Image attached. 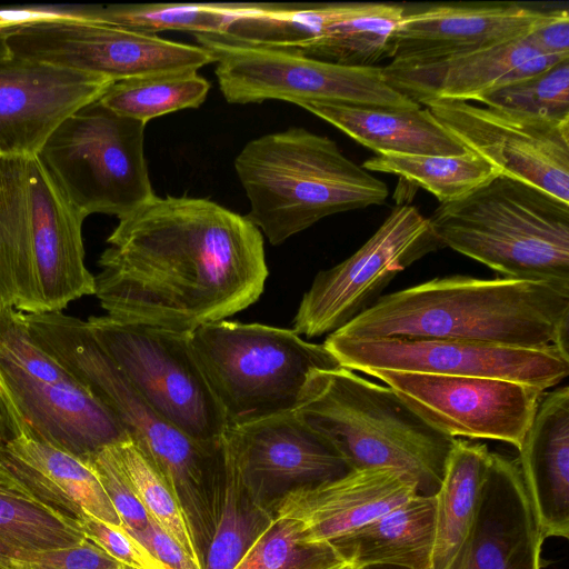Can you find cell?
<instances>
[{
    "instance_id": "cell-1",
    "label": "cell",
    "mask_w": 569,
    "mask_h": 569,
    "mask_svg": "<svg viewBox=\"0 0 569 569\" xmlns=\"http://www.w3.org/2000/svg\"><path fill=\"white\" fill-rule=\"evenodd\" d=\"M107 242L94 295L122 322L188 335L254 303L268 277L261 231L206 198L154 194Z\"/></svg>"
},
{
    "instance_id": "cell-2",
    "label": "cell",
    "mask_w": 569,
    "mask_h": 569,
    "mask_svg": "<svg viewBox=\"0 0 569 569\" xmlns=\"http://www.w3.org/2000/svg\"><path fill=\"white\" fill-rule=\"evenodd\" d=\"M333 333L569 351V288L506 277H438L381 296Z\"/></svg>"
},
{
    "instance_id": "cell-3",
    "label": "cell",
    "mask_w": 569,
    "mask_h": 569,
    "mask_svg": "<svg viewBox=\"0 0 569 569\" xmlns=\"http://www.w3.org/2000/svg\"><path fill=\"white\" fill-rule=\"evenodd\" d=\"M24 319L34 340L110 410L168 486L203 558L211 536V487L227 459L224 437L196 440L159 415L99 346L87 321L62 311Z\"/></svg>"
},
{
    "instance_id": "cell-4",
    "label": "cell",
    "mask_w": 569,
    "mask_h": 569,
    "mask_svg": "<svg viewBox=\"0 0 569 569\" xmlns=\"http://www.w3.org/2000/svg\"><path fill=\"white\" fill-rule=\"evenodd\" d=\"M28 156L0 154V308L62 311L94 295L84 263L87 218Z\"/></svg>"
},
{
    "instance_id": "cell-5",
    "label": "cell",
    "mask_w": 569,
    "mask_h": 569,
    "mask_svg": "<svg viewBox=\"0 0 569 569\" xmlns=\"http://www.w3.org/2000/svg\"><path fill=\"white\" fill-rule=\"evenodd\" d=\"M234 169L250 203L247 217L273 246L326 217L380 206L389 194L336 141L300 127L249 141Z\"/></svg>"
},
{
    "instance_id": "cell-6",
    "label": "cell",
    "mask_w": 569,
    "mask_h": 569,
    "mask_svg": "<svg viewBox=\"0 0 569 569\" xmlns=\"http://www.w3.org/2000/svg\"><path fill=\"white\" fill-rule=\"evenodd\" d=\"M296 413L352 470L396 469L415 481L421 496L439 490L457 439L428 423L390 387L341 366L311 372Z\"/></svg>"
},
{
    "instance_id": "cell-7",
    "label": "cell",
    "mask_w": 569,
    "mask_h": 569,
    "mask_svg": "<svg viewBox=\"0 0 569 569\" xmlns=\"http://www.w3.org/2000/svg\"><path fill=\"white\" fill-rule=\"evenodd\" d=\"M442 247L502 277L569 288V203L499 174L428 218Z\"/></svg>"
},
{
    "instance_id": "cell-8",
    "label": "cell",
    "mask_w": 569,
    "mask_h": 569,
    "mask_svg": "<svg viewBox=\"0 0 569 569\" xmlns=\"http://www.w3.org/2000/svg\"><path fill=\"white\" fill-rule=\"evenodd\" d=\"M189 343L227 429L296 412L311 372L340 367L323 343L261 323L216 321L192 331Z\"/></svg>"
},
{
    "instance_id": "cell-9",
    "label": "cell",
    "mask_w": 569,
    "mask_h": 569,
    "mask_svg": "<svg viewBox=\"0 0 569 569\" xmlns=\"http://www.w3.org/2000/svg\"><path fill=\"white\" fill-rule=\"evenodd\" d=\"M144 129V123L97 100L63 120L36 156L86 217L106 213L119 219L154 196Z\"/></svg>"
},
{
    "instance_id": "cell-10",
    "label": "cell",
    "mask_w": 569,
    "mask_h": 569,
    "mask_svg": "<svg viewBox=\"0 0 569 569\" xmlns=\"http://www.w3.org/2000/svg\"><path fill=\"white\" fill-rule=\"evenodd\" d=\"M214 58V73L229 103L282 100L372 108H417L395 90L381 67H350L293 50L248 46L214 34H193Z\"/></svg>"
},
{
    "instance_id": "cell-11",
    "label": "cell",
    "mask_w": 569,
    "mask_h": 569,
    "mask_svg": "<svg viewBox=\"0 0 569 569\" xmlns=\"http://www.w3.org/2000/svg\"><path fill=\"white\" fill-rule=\"evenodd\" d=\"M88 326L134 390L191 438L214 442L227 422L189 343L190 333L92 316Z\"/></svg>"
},
{
    "instance_id": "cell-12",
    "label": "cell",
    "mask_w": 569,
    "mask_h": 569,
    "mask_svg": "<svg viewBox=\"0 0 569 569\" xmlns=\"http://www.w3.org/2000/svg\"><path fill=\"white\" fill-rule=\"evenodd\" d=\"M14 58L104 77L112 82L214 63L199 44L79 19H49L6 29Z\"/></svg>"
},
{
    "instance_id": "cell-13",
    "label": "cell",
    "mask_w": 569,
    "mask_h": 569,
    "mask_svg": "<svg viewBox=\"0 0 569 569\" xmlns=\"http://www.w3.org/2000/svg\"><path fill=\"white\" fill-rule=\"evenodd\" d=\"M440 248L429 219L412 204H398L355 253L315 277L292 330L307 338L338 331L369 309L398 273Z\"/></svg>"
},
{
    "instance_id": "cell-14",
    "label": "cell",
    "mask_w": 569,
    "mask_h": 569,
    "mask_svg": "<svg viewBox=\"0 0 569 569\" xmlns=\"http://www.w3.org/2000/svg\"><path fill=\"white\" fill-rule=\"evenodd\" d=\"M323 345L341 367L506 379L546 391L569 375V351L455 339L353 338L330 333Z\"/></svg>"
},
{
    "instance_id": "cell-15",
    "label": "cell",
    "mask_w": 569,
    "mask_h": 569,
    "mask_svg": "<svg viewBox=\"0 0 569 569\" xmlns=\"http://www.w3.org/2000/svg\"><path fill=\"white\" fill-rule=\"evenodd\" d=\"M463 147L499 174L569 203V119H549L466 101L422 104Z\"/></svg>"
},
{
    "instance_id": "cell-16",
    "label": "cell",
    "mask_w": 569,
    "mask_h": 569,
    "mask_svg": "<svg viewBox=\"0 0 569 569\" xmlns=\"http://www.w3.org/2000/svg\"><path fill=\"white\" fill-rule=\"evenodd\" d=\"M369 376L385 382L428 423L450 437L502 441L517 449L545 393L497 378L392 370Z\"/></svg>"
},
{
    "instance_id": "cell-17",
    "label": "cell",
    "mask_w": 569,
    "mask_h": 569,
    "mask_svg": "<svg viewBox=\"0 0 569 569\" xmlns=\"http://www.w3.org/2000/svg\"><path fill=\"white\" fill-rule=\"evenodd\" d=\"M0 417L11 437L50 446L88 465L103 448L129 439L80 383L28 379L0 370Z\"/></svg>"
},
{
    "instance_id": "cell-18",
    "label": "cell",
    "mask_w": 569,
    "mask_h": 569,
    "mask_svg": "<svg viewBox=\"0 0 569 569\" xmlns=\"http://www.w3.org/2000/svg\"><path fill=\"white\" fill-rule=\"evenodd\" d=\"M111 80L10 57L0 61V154L34 156L69 116L97 101Z\"/></svg>"
},
{
    "instance_id": "cell-19",
    "label": "cell",
    "mask_w": 569,
    "mask_h": 569,
    "mask_svg": "<svg viewBox=\"0 0 569 569\" xmlns=\"http://www.w3.org/2000/svg\"><path fill=\"white\" fill-rule=\"evenodd\" d=\"M543 10L515 2H448L405 9L386 58L415 63L526 37Z\"/></svg>"
},
{
    "instance_id": "cell-20",
    "label": "cell",
    "mask_w": 569,
    "mask_h": 569,
    "mask_svg": "<svg viewBox=\"0 0 569 569\" xmlns=\"http://www.w3.org/2000/svg\"><path fill=\"white\" fill-rule=\"evenodd\" d=\"M418 495L415 481L392 468H365L292 488L270 502L274 517L296 520L307 543H331Z\"/></svg>"
},
{
    "instance_id": "cell-21",
    "label": "cell",
    "mask_w": 569,
    "mask_h": 569,
    "mask_svg": "<svg viewBox=\"0 0 569 569\" xmlns=\"http://www.w3.org/2000/svg\"><path fill=\"white\" fill-rule=\"evenodd\" d=\"M543 541L517 459L492 452L475 521L448 569H541Z\"/></svg>"
},
{
    "instance_id": "cell-22",
    "label": "cell",
    "mask_w": 569,
    "mask_h": 569,
    "mask_svg": "<svg viewBox=\"0 0 569 569\" xmlns=\"http://www.w3.org/2000/svg\"><path fill=\"white\" fill-rule=\"evenodd\" d=\"M568 59L540 52L526 37L415 63L381 67L386 81L422 106L429 101H480L485 96L536 76Z\"/></svg>"
},
{
    "instance_id": "cell-23",
    "label": "cell",
    "mask_w": 569,
    "mask_h": 569,
    "mask_svg": "<svg viewBox=\"0 0 569 569\" xmlns=\"http://www.w3.org/2000/svg\"><path fill=\"white\" fill-rule=\"evenodd\" d=\"M224 440L243 475L266 497L352 470L296 412L227 429Z\"/></svg>"
},
{
    "instance_id": "cell-24",
    "label": "cell",
    "mask_w": 569,
    "mask_h": 569,
    "mask_svg": "<svg viewBox=\"0 0 569 569\" xmlns=\"http://www.w3.org/2000/svg\"><path fill=\"white\" fill-rule=\"evenodd\" d=\"M0 487L79 522L86 515L122 522L93 470L56 448L22 437L0 443Z\"/></svg>"
},
{
    "instance_id": "cell-25",
    "label": "cell",
    "mask_w": 569,
    "mask_h": 569,
    "mask_svg": "<svg viewBox=\"0 0 569 569\" xmlns=\"http://www.w3.org/2000/svg\"><path fill=\"white\" fill-rule=\"evenodd\" d=\"M517 463L545 539L569 538V388L543 393Z\"/></svg>"
},
{
    "instance_id": "cell-26",
    "label": "cell",
    "mask_w": 569,
    "mask_h": 569,
    "mask_svg": "<svg viewBox=\"0 0 569 569\" xmlns=\"http://www.w3.org/2000/svg\"><path fill=\"white\" fill-rule=\"evenodd\" d=\"M377 154L460 156L467 151L428 108H372L336 103L299 106Z\"/></svg>"
},
{
    "instance_id": "cell-27",
    "label": "cell",
    "mask_w": 569,
    "mask_h": 569,
    "mask_svg": "<svg viewBox=\"0 0 569 569\" xmlns=\"http://www.w3.org/2000/svg\"><path fill=\"white\" fill-rule=\"evenodd\" d=\"M435 532L436 496L417 495L331 545L353 569H431Z\"/></svg>"
},
{
    "instance_id": "cell-28",
    "label": "cell",
    "mask_w": 569,
    "mask_h": 569,
    "mask_svg": "<svg viewBox=\"0 0 569 569\" xmlns=\"http://www.w3.org/2000/svg\"><path fill=\"white\" fill-rule=\"evenodd\" d=\"M270 502L243 475L227 446L226 465L211 487V536L203 569H233L272 521Z\"/></svg>"
},
{
    "instance_id": "cell-29",
    "label": "cell",
    "mask_w": 569,
    "mask_h": 569,
    "mask_svg": "<svg viewBox=\"0 0 569 569\" xmlns=\"http://www.w3.org/2000/svg\"><path fill=\"white\" fill-rule=\"evenodd\" d=\"M483 443L456 439L436 496V532L431 569H448L475 521L491 462Z\"/></svg>"
},
{
    "instance_id": "cell-30",
    "label": "cell",
    "mask_w": 569,
    "mask_h": 569,
    "mask_svg": "<svg viewBox=\"0 0 569 569\" xmlns=\"http://www.w3.org/2000/svg\"><path fill=\"white\" fill-rule=\"evenodd\" d=\"M405 9L393 3H328L319 36L298 52L342 66L373 67L386 58Z\"/></svg>"
},
{
    "instance_id": "cell-31",
    "label": "cell",
    "mask_w": 569,
    "mask_h": 569,
    "mask_svg": "<svg viewBox=\"0 0 569 569\" xmlns=\"http://www.w3.org/2000/svg\"><path fill=\"white\" fill-rule=\"evenodd\" d=\"M254 2L137 3L70 7L72 19L113 24L157 34L189 31L193 34H223L239 17L257 7Z\"/></svg>"
},
{
    "instance_id": "cell-32",
    "label": "cell",
    "mask_w": 569,
    "mask_h": 569,
    "mask_svg": "<svg viewBox=\"0 0 569 569\" xmlns=\"http://www.w3.org/2000/svg\"><path fill=\"white\" fill-rule=\"evenodd\" d=\"M367 171L392 173L432 193L440 203L456 201L499 176L482 157L467 150L460 156L376 154L365 160Z\"/></svg>"
},
{
    "instance_id": "cell-33",
    "label": "cell",
    "mask_w": 569,
    "mask_h": 569,
    "mask_svg": "<svg viewBox=\"0 0 569 569\" xmlns=\"http://www.w3.org/2000/svg\"><path fill=\"white\" fill-rule=\"evenodd\" d=\"M210 82L196 70L160 73L112 82L98 101L111 111L140 121L199 108Z\"/></svg>"
},
{
    "instance_id": "cell-34",
    "label": "cell",
    "mask_w": 569,
    "mask_h": 569,
    "mask_svg": "<svg viewBox=\"0 0 569 569\" xmlns=\"http://www.w3.org/2000/svg\"><path fill=\"white\" fill-rule=\"evenodd\" d=\"M84 540L77 522L0 487V560L69 548Z\"/></svg>"
},
{
    "instance_id": "cell-35",
    "label": "cell",
    "mask_w": 569,
    "mask_h": 569,
    "mask_svg": "<svg viewBox=\"0 0 569 569\" xmlns=\"http://www.w3.org/2000/svg\"><path fill=\"white\" fill-rule=\"evenodd\" d=\"M233 569H353L331 543H307L299 523L274 517Z\"/></svg>"
},
{
    "instance_id": "cell-36",
    "label": "cell",
    "mask_w": 569,
    "mask_h": 569,
    "mask_svg": "<svg viewBox=\"0 0 569 569\" xmlns=\"http://www.w3.org/2000/svg\"><path fill=\"white\" fill-rule=\"evenodd\" d=\"M112 449L148 516L202 566L201 555L181 508L138 446L129 438L112 445Z\"/></svg>"
},
{
    "instance_id": "cell-37",
    "label": "cell",
    "mask_w": 569,
    "mask_h": 569,
    "mask_svg": "<svg viewBox=\"0 0 569 569\" xmlns=\"http://www.w3.org/2000/svg\"><path fill=\"white\" fill-rule=\"evenodd\" d=\"M489 108L549 119H569V59L480 99Z\"/></svg>"
},
{
    "instance_id": "cell-38",
    "label": "cell",
    "mask_w": 569,
    "mask_h": 569,
    "mask_svg": "<svg viewBox=\"0 0 569 569\" xmlns=\"http://www.w3.org/2000/svg\"><path fill=\"white\" fill-rule=\"evenodd\" d=\"M0 370L41 381H79L32 337L24 313L0 308Z\"/></svg>"
},
{
    "instance_id": "cell-39",
    "label": "cell",
    "mask_w": 569,
    "mask_h": 569,
    "mask_svg": "<svg viewBox=\"0 0 569 569\" xmlns=\"http://www.w3.org/2000/svg\"><path fill=\"white\" fill-rule=\"evenodd\" d=\"M87 466L98 477L121 519L122 527L129 531H138L146 528L149 525L150 517L121 468L113 452L112 445L100 450Z\"/></svg>"
},
{
    "instance_id": "cell-40",
    "label": "cell",
    "mask_w": 569,
    "mask_h": 569,
    "mask_svg": "<svg viewBox=\"0 0 569 569\" xmlns=\"http://www.w3.org/2000/svg\"><path fill=\"white\" fill-rule=\"evenodd\" d=\"M119 565L88 539L69 548L33 551L0 560V569H118Z\"/></svg>"
},
{
    "instance_id": "cell-41",
    "label": "cell",
    "mask_w": 569,
    "mask_h": 569,
    "mask_svg": "<svg viewBox=\"0 0 569 569\" xmlns=\"http://www.w3.org/2000/svg\"><path fill=\"white\" fill-rule=\"evenodd\" d=\"M78 525L86 539L97 545L117 561L136 569H167L122 526H112L90 515H86Z\"/></svg>"
},
{
    "instance_id": "cell-42",
    "label": "cell",
    "mask_w": 569,
    "mask_h": 569,
    "mask_svg": "<svg viewBox=\"0 0 569 569\" xmlns=\"http://www.w3.org/2000/svg\"><path fill=\"white\" fill-rule=\"evenodd\" d=\"M528 40L542 53L569 59V12L567 8L542 11Z\"/></svg>"
},
{
    "instance_id": "cell-43",
    "label": "cell",
    "mask_w": 569,
    "mask_h": 569,
    "mask_svg": "<svg viewBox=\"0 0 569 569\" xmlns=\"http://www.w3.org/2000/svg\"><path fill=\"white\" fill-rule=\"evenodd\" d=\"M127 531L167 569H203L151 518L142 530Z\"/></svg>"
},
{
    "instance_id": "cell-44",
    "label": "cell",
    "mask_w": 569,
    "mask_h": 569,
    "mask_svg": "<svg viewBox=\"0 0 569 569\" xmlns=\"http://www.w3.org/2000/svg\"><path fill=\"white\" fill-rule=\"evenodd\" d=\"M11 57L8 42L7 33L4 29H0V61Z\"/></svg>"
},
{
    "instance_id": "cell-45",
    "label": "cell",
    "mask_w": 569,
    "mask_h": 569,
    "mask_svg": "<svg viewBox=\"0 0 569 569\" xmlns=\"http://www.w3.org/2000/svg\"><path fill=\"white\" fill-rule=\"evenodd\" d=\"M365 569H403V568L377 566V567H368Z\"/></svg>"
},
{
    "instance_id": "cell-46",
    "label": "cell",
    "mask_w": 569,
    "mask_h": 569,
    "mask_svg": "<svg viewBox=\"0 0 569 569\" xmlns=\"http://www.w3.org/2000/svg\"><path fill=\"white\" fill-rule=\"evenodd\" d=\"M2 426H3V423H2V420L0 417V443L4 440Z\"/></svg>"
},
{
    "instance_id": "cell-47",
    "label": "cell",
    "mask_w": 569,
    "mask_h": 569,
    "mask_svg": "<svg viewBox=\"0 0 569 569\" xmlns=\"http://www.w3.org/2000/svg\"><path fill=\"white\" fill-rule=\"evenodd\" d=\"M118 569H136V568L120 562Z\"/></svg>"
}]
</instances>
